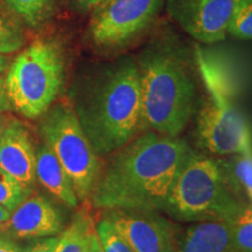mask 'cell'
<instances>
[{
    "label": "cell",
    "instance_id": "1",
    "mask_svg": "<svg viewBox=\"0 0 252 252\" xmlns=\"http://www.w3.org/2000/svg\"><path fill=\"white\" fill-rule=\"evenodd\" d=\"M190 147L179 137L147 132L116 151L90 195L96 208L165 210Z\"/></svg>",
    "mask_w": 252,
    "mask_h": 252
},
{
    "label": "cell",
    "instance_id": "2",
    "mask_svg": "<svg viewBox=\"0 0 252 252\" xmlns=\"http://www.w3.org/2000/svg\"><path fill=\"white\" fill-rule=\"evenodd\" d=\"M75 112L98 156L111 154L130 143L145 126L137 62L123 58L106 68Z\"/></svg>",
    "mask_w": 252,
    "mask_h": 252
},
{
    "label": "cell",
    "instance_id": "3",
    "mask_svg": "<svg viewBox=\"0 0 252 252\" xmlns=\"http://www.w3.org/2000/svg\"><path fill=\"white\" fill-rule=\"evenodd\" d=\"M145 126L179 137L195 111L196 86L180 47L160 36L137 61Z\"/></svg>",
    "mask_w": 252,
    "mask_h": 252
},
{
    "label": "cell",
    "instance_id": "4",
    "mask_svg": "<svg viewBox=\"0 0 252 252\" xmlns=\"http://www.w3.org/2000/svg\"><path fill=\"white\" fill-rule=\"evenodd\" d=\"M244 204L220 160L190 149L175 176L165 212L184 222L228 220Z\"/></svg>",
    "mask_w": 252,
    "mask_h": 252
},
{
    "label": "cell",
    "instance_id": "5",
    "mask_svg": "<svg viewBox=\"0 0 252 252\" xmlns=\"http://www.w3.org/2000/svg\"><path fill=\"white\" fill-rule=\"evenodd\" d=\"M195 61L206 89L198 113L197 138L201 146L217 156H232L252 146L247 119L234 102V89L224 68L202 49L195 48Z\"/></svg>",
    "mask_w": 252,
    "mask_h": 252
},
{
    "label": "cell",
    "instance_id": "6",
    "mask_svg": "<svg viewBox=\"0 0 252 252\" xmlns=\"http://www.w3.org/2000/svg\"><path fill=\"white\" fill-rule=\"evenodd\" d=\"M64 81V56L55 41L37 40L19 54L6 77L13 110L34 119L47 112Z\"/></svg>",
    "mask_w": 252,
    "mask_h": 252
},
{
    "label": "cell",
    "instance_id": "7",
    "mask_svg": "<svg viewBox=\"0 0 252 252\" xmlns=\"http://www.w3.org/2000/svg\"><path fill=\"white\" fill-rule=\"evenodd\" d=\"M41 134L70 178L78 201H86L93 193L102 166L75 109L67 104L49 108L41 122Z\"/></svg>",
    "mask_w": 252,
    "mask_h": 252
},
{
    "label": "cell",
    "instance_id": "8",
    "mask_svg": "<svg viewBox=\"0 0 252 252\" xmlns=\"http://www.w3.org/2000/svg\"><path fill=\"white\" fill-rule=\"evenodd\" d=\"M165 0H103L94 8L88 34L104 48L126 46L156 20Z\"/></svg>",
    "mask_w": 252,
    "mask_h": 252
},
{
    "label": "cell",
    "instance_id": "9",
    "mask_svg": "<svg viewBox=\"0 0 252 252\" xmlns=\"http://www.w3.org/2000/svg\"><path fill=\"white\" fill-rule=\"evenodd\" d=\"M239 0H165L169 17L198 42L216 43L228 34Z\"/></svg>",
    "mask_w": 252,
    "mask_h": 252
},
{
    "label": "cell",
    "instance_id": "10",
    "mask_svg": "<svg viewBox=\"0 0 252 252\" xmlns=\"http://www.w3.org/2000/svg\"><path fill=\"white\" fill-rule=\"evenodd\" d=\"M134 252H178V232L157 210L112 209L105 213Z\"/></svg>",
    "mask_w": 252,
    "mask_h": 252
},
{
    "label": "cell",
    "instance_id": "11",
    "mask_svg": "<svg viewBox=\"0 0 252 252\" xmlns=\"http://www.w3.org/2000/svg\"><path fill=\"white\" fill-rule=\"evenodd\" d=\"M12 239H34L56 236L63 230V217L53 202L42 195H30L0 224Z\"/></svg>",
    "mask_w": 252,
    "mask_h": 252
},
{
    "label": "cell",
    "instance_id": "12",
    "mask_svg": "<svg viewBox=\"0 0 252 252\" xmlns=\"http://www.w3.org/2000/svg\"><path fill=\"white\" fill-rule=\"evenodd\" d=\"M36 152L24 125L12 118L0 135V169L33 191L35 185Z\"/></svg>",
    "mask_w": 252,
    "mask_h": 252
},
{
    "label": "cell",
    "instance_id": "13",
    "mask_svg": "<svg viewBox=\"0 0 252 252\" xmlns=\"http://www.w3.org/2000/svg\"><path fill=\"white\" fill-rule=\"evenodd\" d=\"M178 252H235L228 220L196 222L178 235Z\"/></svg>",
    "mask_w": 252,
    "mask_h": 252
},
{
    "label": "cell",
    "instance_id": "14",
    "mask_svg": "<svg viewBox=\"0 0 252 252\" xmlns=\"http://www.w3.org/2000/svg\"><path fill=\"white\" fill-rule=\"evenodd\" d=\"M35 152V175L40 184L62 203L70 208L77 207L74 186L55 153L46 143L41 144Z\"/></svg>",
    "mask_w": 252,
    "mask_h": 252
},
{
    "label": "cell",
    "instance_id": "15",
    "mask_svg": "<svg viewBox=\"0 0 252 252\" xmlns=\"http://www.w3.org/2000/svg\"><path fill=\"white\" fill-rule=\"evenodd\" d=\"M228 161L220 160L236 190L252 206V146L229 156Z\"/></svg>",
    "mask_w": 252,
    "mask_h": 252
},
{
    "label": "cell",
    "instance_id": "16",
    "mask_svg": "<svg viewBox=\"0 0 252 252\" xmlns=\"http://www.w3.org/2000/svg\"><path fill=\"white\" fill-rule=\"evenodd\" d=\"M94 228L89 216L83 213L77 214L68 228L59 236L55 252H86L90 232Z\"/></svg>",
    "mask_w": 252,
    "mask_h": 252
},
{
    "label": "cell",
    "instance_id": "17",
    "mask_svg": "<svg viewBox=\"0 0 252 252\" xmlns=\"http://www.w3.org/2000/svg\"><path fill=\"white\" fill-rule=\"evenodd\" d=\"M235 252H252V206L244 204L229 220Z\"/></svg>",
    "mask_w": 252,
    "mask_h": 252
},
{
    "label": "cell",
    "instance_id": "18",
    "mask_svg": "<svg viewBox=\"0 0 252 252\" xmlns=\"http://www.w3.org/2000/svg\"><path fill=\"white\" fill-rule=\"evenodd\" d=\"M5 2L31 26H40L54 11V0H5Z\"/></svg>",
    "mask_w": 252,
    "mask_h": 252
},
{
    "label": "cell",
    "instance_id": "19",
    "mask_svg": "<svg viewBox=\"0 0 252 252\" xmlns=\"http://www.w3.org/2000/svg\"><path fill=\"white\" fill-rule=\"evenodd\" d=\"M228 34L241 40H252V0H239L229 23Z\"/></svg>",
    "mask_w": 252,
    "mask_h": 252
},
{
    "label": "cell",
    "instance_id": "20",
    "mask_svg": "<svg viewBox=\"0 0 252 252\" xmlns=\"http://www.w3.org/2000/svg\"><path fill=\"white\" fill-rule=\"evenodd\" d=\"M103 252H134L126 239L119 234L113 223L105 215L96 226Z\"/></svg>",
    "mask_w": 252,
    "mask_h": 252
},
{
    "label": "cell",
    "instance_id": "21",
    "mask_svg": "<svg viewBox=\"0 0 252 252\" xmlns=\"http://www.w3.org/2000/svg\"><path fill=\"white\" fill-rule=\"evenodd\" d=\"M31 194L32 190L25 188L7 173L0 169V204L1 206L7 208L9 212H13Z\"/></svg>",
    "mask_w": 252,
    "mask_h": 252
},
{
    "label": "cell",
    "instance_id": "22",
    "mask_svg": "<svg viewBox=\"0 0 252 252\" xmlns=\"http://www.w3.org/2000/svg\"><path fill=\"white\" fill-rule=\"evenodd\" d=\"M24 45V35L13 21L0 15V54L17 52Z\"/></svg>",
    "mask_w": 252,
    "mask_h": 252
},
{
    "label": "cell",
    "instance_id": "23",
    "mask_svg": "<svg viewBox=\"0 0 252 252\" xmlns=\"http://www.w3.org/2000/svg\"><path fill=\"white\" fill-rule=\"evenodd\" d=\"M59 243L58 236L34 238L30 244L21 248V252H55Z\"/></svg>",
    "mask_w": 252,
    "mask_h": 252
},
{
    "label": "cell",
    "instance_id": "24",
    "mask_svg": "<svg viewBox=\"0 0 252 252\" xmlns=\"http://www.w3.org/2000/svg\"><path fill=\"white\" fill-rule=\"evenodd\" d=\"M13 110L11 100H9L6 78L0 76V112H8Z\"/></svg>",
    "mask_w": 252,
    "mask_h": 252
},
{
    "label": "cell",
    "instance_id": "25",
    "mask_svg": "<svg viewBox=\"0 0 252 252\" xmlns=\"http://www.w3.org/2000/svg\"><path fill=\"white\" fill-rule=\"evenodd\" d=\"M86 252H103L102 245H100L98 235H97V231H96V226L91 230Z\"/></svg>",
    "mask_w": 252,
    "mask_h": 252
},
{
    "label": "cell",
    "instance_id": "26",
    "mask_svg": "<svg viewBox=\"0 0 252 252\" xmlns=\"http://www.w3.org/2000/svg\"><path fill=\"white\" fill-rule=\"evenodd\" d=\"M0 252H21V248L12 238L0 237Z\"/></svg>",
    "mask_w": 252,
    "mask_h": 252
},
{
    "label": "cell",
    "instance_id": "27",
    "mask_svg": "<svg viewBox=\"0 0 252 252\" xmlns=\"http://www.w3.org/2000/svg\"><path fill=\"white\" fill-rule=\"evenodd\" d=\"M103 0H72L75 5L80 9L83 11H89V9H94L97 5H99Z\"/></svg>",
    "mask_w": 252,
    "mask_h": 252
},
{
    "label": "cell",
    "instance_id": "28",
    "mask_svg": "<svg viewBox=\"0 0 252 252\" xmlns=\"http://www.w3.org/2000/svg\"><path fill=\"white\" fill-rule=\"evenodd\" d=\"M11 119L12 117L5 115V112H0V135L2 134V132L5 131V128L7 127V125L9 124V122H11Z\"/></svg>",
    "mask_w": 252,
    "mask_h": 252
},
{
    "label": "cell",
    "instance_id": "29",
    "mask_svg": "<svg viewBox=\"0 0 252 252\" xmlns=\"http://www.w3.org/2000/svg\"><path fill=\"white\" fill-rule=\"evenodd\" d=\"M11 214H12V212H9L7 208H5L4 206H1V204H0V224L5 223L6 220L9 219Z\"/></svg>",
    "mask_w": 252,
    "mask_h": 252
},
{
    "label": "cell",
    "instance_id": "30",
    "mask_svg": "<svg viewBox=\"0 0 252 252\" xmlns=\"http://www.w3.org/2000/svg\"><path fill=\"white\" fill-rule=\"evenodd\" d=\"M7 68V59L5 56L0 55V72H2Z\"/></svg>",
    "mask_w": 252,
    "mask_h": 252
}]
</instances>
